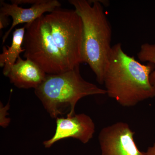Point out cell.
I'll list each match as a JSON object with an SVG mask.
<instances>
[{
	"label": "cell",
	"instance_id": "7a4b0ae2",
	"mask_svg": "<svg viewBox=\"0 0 155 155\" xmlns=\"http://www.w3.org/2000/svg\"><path fill=\"white\" fill-rule=\"evenodd\" d=\"M69 2L83 21V63L88 64L97 82L103 84L112 48V28L103 5L96 0H69Z\"/></svg>",
	"mask_w": 155,
	"mask_h": 155
},
{
	"label": "cell",
	"instance_id": "6da1fadb",
	"mask_svg": "<svg viewBox=\"0 0 155 155\" xmlns=\"http://www.w3.org/2000/svg\"><path fill=\"white\" fill-rule=\"evenodd\" d=\"M151 63L143 64L128 55L120 43L112 46L104 84L108 96L124 107H134L155 97L150 76L154 70Z\"/></svg>",
	"mask_w": 155,
	"mask_h": 155
},
{
	"label": "cell",
	"instance_id": "9c48e42d",
	"mask_svg": "<svg viewBox=\"0 0 155 155\" xmlns=\"http://www.w3.org/2000/svg\"><path fill=\"white\" fill-rule=\"evenodd\" d=\"M47 74L33 62L19 57L7 77L18 88L35 89L44 81Z\"/></svg>",
	"mask_w": 155,
	"mask_h": 155
},
{
	"label": "cell",
	"instance_id": "52a82bcc",
	"mask_svg": "<svg viewBox=\"0 0 155 155\" xmlns=\"http://www.w3.org/2000/svg\"><path fill=\"white\" fill-rule=\"evenodd\" d=\"M95 130L94 122L86 114L58 117L56 119L54 134L50 139L44 141L43 144L45 147L49 148L57 142L68 138L76 139L85 144L93 137Z\"/></svg>",
	"mask_w": 155,
	"mask_h": 155
},
{
	"label": "cell",
	"instance_id": "277c9868",
	"mask_svg": "<svg viewBox=\"0 0 155 155\" xmlns=\"http://www.w3.org/2000/svg\"><path fill=\"white\" fill-rule=\"evenodd\" d=\"M22 48L24 57L32 61L47 75L70 70L53 40L45 15L25 24Z\"/></svg>",
	"mask_w": 155,
	"mask_h": 155
},
{
	"label": "cell",
	"instance_id": "30bf717a",
	"mask_svg": "<svg viewBox=\"0 0 155 155\" xmlns=\"http://www.w3.org/2000/svg\"><path fill=\"white\" fill-rule=\"evenodd\" d=\"M25 27L16 28L13 33L12 43L10 46L3 47L0 54V67L3 68V73L7 76L12 67L25 50L22 48Z\"/></svg>",
	"mask_w": 155,
	"mask_h": 155
},
{
	"label": "cell",
	"instance_id": "7c38bea8",
	"mask_svg": "<svg viewBox=\"0 0 155 155\" xmlns=\"http://www.w3.org/2000/svg\"><path fill=\"white\" fill-rule=\"evenodd\" d=\"M10 102H8L5 106H4L2 103L1 102L0 106V125L3 127H6L8 126L11 119L7 118V116L9 115L8 111L10 107Z\"/></svg>",
	"mask_w": 155,
	"mask_h": 155
},
{
	"label": "cell",
	"instance_id": "4fadbf2b",
	"mask_svg": "<svg viewBox=\"0 0 155 155\" xmlns=\"http://www.w3.org/2000/svg\"><path fill=\"white\" fill-rule=\"evenodd\" d=\"M10 22L9 17L2 14H0V29L7 27Z\"/></svg>",
	"mask_w": 155,
	"mask_h": 155
},
{
	"label": "cell",
	"instance_id": "3957f363",
	"mask_svg": "<svg viewBox=\"0 0 155 155\" xmlns=\"http://www.w3.org/2000/svg\"><path fill=\"white\" fill-rule=\"evenodd\" d=\"M35 93L50 116L56 119L64 114L75 115L76 104L84 97L107 94L106 90L81 77L79 67L60 74L47 75Z\"/></svg>",
	"mask_w": 155,
	"mask_h": 155
},
{
	"label": "cell",
	"instance_id": "ba28073f",
	"mask_svg": "<svg viewBox=\"0 0 155 155\" xmlns=\"http://www.w3.org/2000/svg\"><path fill=\"white\" fill-rule=\"evenodd\" d=\"M61 3L57 0H38L30 8H24L16 4H8L0 1V14L11 17L12 25L2 38V43L5 42L11 31L17 25L30 23L41 17L46 12H51L60 8Z\"/></svg>",
	"mask_w": 155,
	"mask_h": 155
},
{
	"label": "cell",
	"instance_id": "8fae6325",
	"mask_svg": "<svg viewBox=\"0 0 155 155\" xmlns=\"http://www.w3.org/2000/svg\"><path fill=\"white\" fill-rule=\"evenodd\" d=\"M137 56L141 62H147L154 65L155 69L150 75V80L151 84L155 86V44L145 43L142 45Z\"/></svg>",
	"mask_w": 155,
	"mask_h": 155
},
{
	"label": "cell",
	"instance_id": "5bb4252c",
	"mask_svg": "<svg viewBox=\"0 0 155 155\" xmlns=\"http://www.w3.org/2000/svg\"><path fill=\"white\" fill-rule=\"evenodd\" d=\"M146 153L147 155H155V144L152 147H149Z\"/></svg>",
	"mask_w": 155,
	"mask_h": 155
},
{
	"label": "cell",
	"instance_id": "5b68a950",
	"mask_svg": "<svg viewBox=\"0 0 155 155\" xmlns=\"http://www.w3.org/2000/svg\"><path fill=\"white\" fill-rule=\"evenodd\" d=\"M55 43L69 69L83 63L84 26L75 10L58 8L45 15Z\"/></svg>",
	"mask_w": 155,
	"mask_h": 155
},
{
	"label": "cell",
	"instance_id": "8992f818",
	"mask_svg": "<svg viewBox=\"0 0 155 155\" xmlns=\"http://www.w3.org/2000/svg\"><path fill=\"white\" fill-rule=\"evenodd\" d=\"M128 124L118 122L104 127L98 136L102 155H147L138 149Z\"/></svg>",
	"mask_w": 155,
	"mask_h": 155
}]
</instances>
